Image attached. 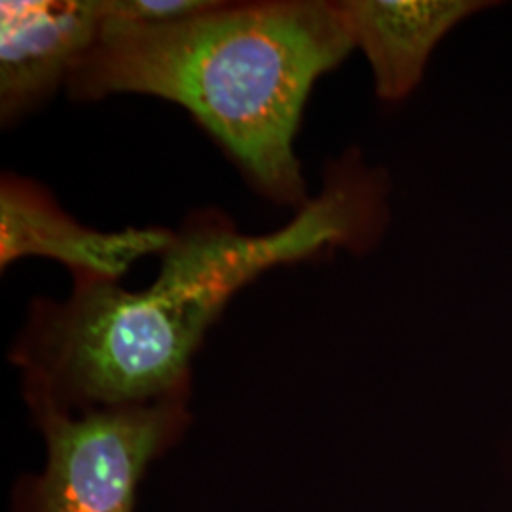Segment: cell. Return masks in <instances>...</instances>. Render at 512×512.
<instances>
[{"label":"cell","instance_id":"cell-5","mask_svg":"<svg viewBox=\"0 0 512 512\" xmlns=\"http://www.w3.org/2000/svg\"><path fill=\"white\" fill-rule=\"evenodd\" d=\"M103 0H4L0 4V118L10 126L67 86L97 44Z\"/></svg>","mask_w":512,"mask_h":512},{"label":"cell","instance_id":"cell-7","mask_svg":"<svg viewBox=\"0 0 512 512\" xmlns=\"http://www.w3.org/2000/svg\"><path fill=\"white\" fill-rule=\"evenodd\" d=\"M215 0H103L110 23H162L207 10Z\"/></svg>","mask_w":512,"mask_h":512},{"label":"cell","instance_id":"cell-4","mask_svg":"<svg viewBox=\"0 0 512 512\" xmlns=\"http://www.w3.org/2000/svg\"><path fill=\"white\" fill-rule=\"evenodd\" d=\"M175 232L126 228L99 232L73 219L40 184L4 173L0 181V268L19 258L61 262L73 281H120L143 256L162 255Z\"/></svg>","mask_w":512,"mask_h":512},{"label":"cell","instance_id":"cell-2","mask_svg":"<svg viewBox=\"0 0 512 512\" xmlns=\"http://www.w3.org/2000/svg\"><path fill=\"white\" fill-rule=\"evenodd\" d=\"M353 42L327 0L219 2L162 23H110L74 65L67 93H135L192 114L264 198L300 211L311 198L296 135L315 82Z\"/></svg>","mask_w":512,"mask_h":512},{"label":"cell","instance_id":"cell-3","mask_svg":"<svg viewBox=\"0 0 512 512\" xmlns=\"http://www.w3.org/2000/svg\"><path fill=\"white\" fill-rule=\"evenodd\" d=\"M188 393L82 412L29 399L48 446L37 512H133L143 471L188 423Z\"/></svg>","mask_w":512,"mask_h":512},{"label":"cell","instance_id":"cell-1","mask_svg":"<svg viewBox=\"0 0 512 512\" xmlns=\"http://www.w3.org/2000/svg\"><path fill=\"white\" fill-rule=\"evenodd\" d=\"M372 188L346 167L293 220L243 234L220 213L188 220L143 291L74 281L57 302L37 298L12 351L27 399L65 412L128 406L190 391V363L228 302L260 275L340 245L372 226Z\"/></svg>","mask_w":512,"mask_h":512},{"label":"cell","instance_id":"cell-6","mask_svg":"<svg viewBox=\"0 0 512 512\" xmlns=\"http://www.w3.org/2000/svg\"><path fill=\"white\" fill-rule=\"evenodd\" d=\"M353 48L366 55L374 88L401 101L420 84L427 59L461 19L484 8L471 0H344L336 2Z\"/></svg>","mask_w":512,"mask_h":512}]
</instances>
